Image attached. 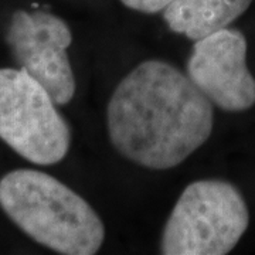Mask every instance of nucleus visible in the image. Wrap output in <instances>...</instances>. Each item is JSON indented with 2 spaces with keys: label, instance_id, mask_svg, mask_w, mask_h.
Returning a JSON list of instances; mask_svg holds the SVG:
<instances>
[{
  "label": "nucleus",
  "instance_id": "f257e3e1",
  "mask_svg": "<svg viewBox=\"0 0 255 255\" xmlns=\"http://www.w3.org/2000/svg\"><path fill=\"white\" fill-rule=\"evenodd\" d=\"M107 121L121 155L147 169L166 170L207 142L214 112L189 75L160 60H147L119 82Z\"/></svg>",
  "mask_w": 255,
  "mask_h": 255
},
{
  "label": "nucleus",
  "instance_id": "f03ea898",
  "mask_svg": "<svg viewBox=\"0 0 255 255\" xmlns=\"http://www.w3.org/2000/svg\"><path fill=\"white\" fill-rule=\"evenodd\" d=\"M0 207L41 246L65 255H94L105 228L97 211L78 193L50 174L17 169L0 179Z\"/></svg>",
  "mask_w": 255,
  "mask_h": 255
},
{
  "label": "nucleus",
  "instance_id": "7ed1b4c3",
  "mask_svg": "<svg viewBox=\"0 0 255 255\" xmlns=\"http://www.w3.org/2000/svg\"><path fill=\"white\" fill-rule=\"evenodd\" d=\"M250 224L241 193L224 180L189 184L172 210L162 234L164 255H224Z\"/></svg>",
  "mask_w": 255,
  "mask_h": 255
},
{
  "label": "nucleus",
  "instance_id": "20e7f679",
  "mask_svg": "<svg viewBox=\"0 0 255 255\" xmlns=\"http://www.w3.org/2000/svg\"><path fill=\"white\" fill-rule=\"evenodd\" d=\"M0 139L40 166L61 162L71 145L53 97L21 68H0Z\"/></svg>",
  "mask_w": 255,
  "mask_h": 255
},
{
  "label": "nucleus",
  "instance_id": "39448f33",
  "mask_svg": "<svg viewBox=\"0 0 255 255\" xmlns=\"http://www.w3.org/2000/svg\"><path fill=\"white\" fill-rule=\"evenodd\" d=\"M6 41L18 67L40 82L57 105L73 100L75 78L67 53L73 34L63 18L41 10H17Z\"/></svg>",
  "mask_w": 255,
  "mask_h": 255
},
{
  "label": "nucleus",
  "instance_id": "423d86ee",
  "mask_svg": "<svg viewBox=\"0 0 255 255\" xmlns=\"http://www.w3.org/2000/svg\"><path fill=\"white\" fill-rule=\"evenodd\" d=\"M187 74L221 110L241 112L255 105V78L247 67V40L238 30L223 28L194 41Z\"/></svg>",
  "mask_w": 255,
  "mask_h": 255
},
{
  "label": "nucleus",
  "instance_id": "0eeeda50",
  "mask_svg": "<svg viewBox=\"0 0 255 255\" xmlns=\"http://www.w3.org/2000/svg\"><path fill=\"white\" fill-rule=\"evenodd\" d=\"M253 0H173L163 10L169 28L193 41L227 28Z\"/></svg>",
  "mask_w": 255,
  "mask_h": 255
},
{
  "label": "nucleus",
  "instance_id": "6e6552de",
  "mask_svg": "<svg viewBox=\"0 0 255 255\" xmlns=\"http://www.w3.org/2000/svg\"><path fill=\"white\" fill-rule=\"evenodd\" d=\"M127 7L142 13H157L164 10L173 0H121Z\"/></svg>",
  "mask_w": 255,
  "mask_h": 255
}]
</instances>
